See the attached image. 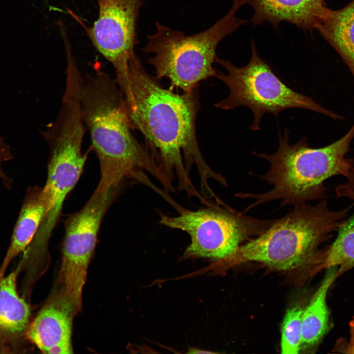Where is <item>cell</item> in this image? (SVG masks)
<instances>
[{"label":"cell","mask_w":354,"mask_h":354,"mask_svg":"<svg viewBox=\"0 0 354 354\" xmlns=\"http://www.w3.org/2000/svg\"><path fill=\"white\" fill-rule=\"evenodd\" d=\"M118 85L131 129L142 134L147 147L171 181L176 173L180 190L189 196L199 195L189 175L193 164L198 168L203 194L212 192L208 183L210 178L226 184V179L206 164L199 147L196 89L178 94L163 88L145 70L136 55L130 59L126 75Z\"/></svg>","instance_id":"6da1fadb"},{"label":"cell","mask_w":354,"mask_h":354,"mask_svg":"<svg viewBox=\"0 0 354 354\" xmlns=\"http://www.w3.org/2000/svg\"><path fill=\"white\" fill-rule=\"evenodd\" d=\"M82 118L99 160L97 188L120 187L127 178L141 181L145 170L166 186L169 180L147 147L131 133L123 94L116 80L96 70L81 76Z\"/></svg>","instance_id":"7a4b0ae2"},{"label":"cell","mask_w":354,"mask_h":354,"mask_svg":"<svg viewBox=\"0 0 354 354\" xmlns=\"http://www.w3.org/2000/svg\"><path fill=\"white\" fill-rule=\"evenodd\" d=\"M279 147L272 154L253 152L255 156L270 164L268 171L260 178L273 186L268 192L254 194L239 193L241 199L255 202L246 208L274 200H281V206H293L321 199L324 194V182L336 175L346 177L354 167V162L346 157L354 137V124L343 137L320 148L309 147L305 138L293 145L289 144V131H278Z\"/></svg>","instance_id":"3957f363"},{"label":"cell","mask_w":354,"mask_h":354,"mask_svg":"<svg viewBox=\"0 0 354 354\" xmlns=\"http://www.w3.org/2000/svg\"><path fill=\"white\" fill-rule=\"evenodd\" d=\"M294 206L263 233L240 245L228 261L257 262L280 270L315 263L319 270L324 251L319 249L320 246L338 231L352 206L335 211L324 200L315 206Z\"/></svg>","instance_id":"277c9868"},{"label":"cell","mask_w":354,"mask_h":354,"mask_svg":"<svg viewBox=\"0 0 354 354\" xmlns=\"http://www.w3.org/2000/svg\"><path fill=\"white\" fill-rule=\"evenodd\" d=\"M245 0H233L231 7L222 18L209 29L196 34L183 32L156 23V31L148 35L143 51L153 55L148 59L156 70V78L168 79L170 88H179L184 93L196 89L198 84L216 77L218 70L213 67L217 59L219 43L246 22L236 13L246 4Z\"/></svg>","instance_id":"5b68a950"},{"label":"cell","mask_w":354,"mask_h":354,"mask_svg":"<svg viewBox=\"0 0 354 354\" xmlns=\"http://www.w3.org/2000/svg\"><path fill=\"white\" fill-rule=\"evenodd\" d=\"M251 51L249 62L240 67L229 60L217 58L216 62L221 65L227 73L218 71L216 77L227 86L230 94L216 103V108L226 110H233L238 106L248 108L254 114L253 122L250 127L253 131L260 130L264 114H272L277 119L281 111L289 108L304 109L333 118H339L312 98L294 91L283 82L259 55L254 41L251 43Z\"/></svg>","instance_id":"8992f818"},{"label":"cell","mask_w":354,"mask_h":354,"mask_svg":"<svg viewBox=\"0 0 354 354\" xmlns=\"http://www.w3.org/2000/svg\"><path fill=\"white\" fill-rule=\"evenodd\" d=\"M179 215L161 214L160 223L187 233L190 244L184 251L187 257L228 261L240 244L266 231L274 220H263L246 215L223 204L191 211L174 206Z\"/></svg>","instance_id":"52a82bcc"},{"label":"cell","mask_w":354,"mask_h":354,"mask_svg":"<svg viewBox=\"0 0 354 354\" xmlns=\"http://www.w3.org/2000/svg\"><path fill=\"white\" fill-rule=\"evenodd\" d=\"M85 133L80 125L64 122L52 125L43 134L50 151L47 177L43 187L47 209L29 245L35 253H45L65 199L82 173L87 158V153L82 150Z\"/></svg>","instance_id":"ba28073f"},{"label":"cell","mask_w":354,"mask_h":354,"mask_svg":"<svg viewBox=\"0 0 354 354\" xmlns=\"http://www.w3.org/2000/svg\"><path fill=\"white\" fill-rule=\"evenodd\" d=\"M119 188L103 191L96 188L83 207L66 221L59 280L77 312L101 223Z\"/></svg>","instance_id":"9c48e42d"},{"label":"cell","mask_w":354,"mask_h":354,"mask_svg":"<svg viewBox=\"0 0 354 354\" xmlns=\"http://www.w3.org/2000/svg\"><path fill=\"white\" fill-rule=\"evenodd\" d=\"M98 16L87 34L97 51L113 65L116 76L135 55L136 25L142 0H97Z\"/></svg>","instance_id":"30bf717a"},{"label":"cell","mask_w":354,"mask_h":354,"mask_svg":"<svg viewBox=\"0 0 354 354\" xmlns=\"http://www.w3.org/2000/svg\"><path fill=\"white\" fill-rule=\"evenodd\" d=\"M77 311L62 291L54 295L31 321L27 337L44 354L73 353L72 323Z\"/></svg>","instance_id":"8fae6325"},{"label":"cell","mask_w":354,"mask_h":354,"mask_svg":"<svg viewBox=\"0 0 354 354\" xmlns=\"http://www.w3.org/2000/svg\"><path fill=\"white\" fill-rule=\"evenodd\" d=\"M21 271L18 266L8 275L0 277V354L22 353L27 350L31 312L17 291V277Z\"/></svg>","instance_id":"7c38bea8"},{"label":"cell","mask_w":354,"mask_h":354,"mask_svg":"<svg viewBox=\"0 0 354 354\" xmlns=\"http://www.w3.org/2000/svg\"><path fill=\"white\" fill-rule=\"evenodd\" d=\"M253 8L254 26L268 22L275 28L283 21L312 31L327 12L325 0H246Z\"/></svg>","instance_id":"4fadbf2b"},{"label":"cell","mask_w":354,"mask_h":354,"mask_svg":"<svg viewBox=\"0 0 354 354\" xmlns=\"http://www.w3.org/2000/svg\"><path fill=\"white\" fill-rule=\"evenodd\" d=\"M47 201L43 188L30 187L27 190L10 245L0 266V277L4 275L11 261L23 252L32 240L47 211Z\"/></svg>","instance_id":"5bb4252c"},{"label":"cell","mask_w":354,"mask_h":354,"mask_svg":"<svg viewBox=\"0 0 354 354\" xmlns=\"http://www.w3.org/2000/svg\"><path fill=\"white\" fill-rule=\"evenodd\" d=\"M326 269L319 288L304 308L301 350L311 351L316 348L332 326L326 297L330 287L339 276L336 266Z\"/></svg>","instance_id":"9a60e30c"},{"label":"cell","mask_w":354,"mask_h":354,"mask_svg":"<svg viewBox=\"0 0 354 354\" xmlns=\"http://www.w3.org/2000/svg\"><path fill=\"white\" fill-rule=\"evenodd\" d=\"M315 30L339 54L354 77V0L342 9L329 8Z\"/></svg>","instance_id":"2e32d148"},{"label":"cell","mask_w":354,"mask_h":354,"mask_svg":"<svg viewBox=\"0 0 354 354\" xmlns=\"http://www.w3.org/2000/svg\"><path fill=\"white\" fill-rule=\"evenodd\" d=\"M337 232L333 242L324 251L320 269L336 266L339 277L354 268V213Z\"/></svg>","instance_id":"e0dca14e"},{"label":"cell","mask_w":354,"mask_h":354,"mask_svg":"<svg viewBox=\"0 0 354 354\" xmlns=\"http://www.w3.org/2000/svg\"><path fill=\"white\" fill-rule=\"evenodd\" d=\"M304 307L289 309L281 327V351L283 354H296L301 350L302 316Z\"/></svg>","instance_id":"ac0fdd59"},{"label":"cell","mask_w":354,"mask_h":354,"mask_svg":"<svg viewBox=\"0 0 354 354\" xmlns=\"http://www.w3.org/2000/svg\"><path fill=\"white\" fill-rule=\"evenodd\" d=\"M13 158L9 147L5 143L4 139L0 136V179L4 186L7 189H11L12 179L3 172L2 164L4 162L11 160Z\"/></svg>","instance_id":"d6986e66"},{"label":"cell","mask_w":354,"mask_h":354,"mask_svg":"<svg viewBox=\"0 0 354 354\" xmlns=\"http://www.w3.org/2000/svg\"><path fill=\"white\" fill-rule=\"evenodd\" d=\"M346 177V182L335 188L336 194L338 197L347 198L354 202V167Z\"/></svg>","instance_id":"ffe728a7"},{"label":"cell","mask_w":354,"mask_h":354,"mask_svg":"<svg viewBox=\"0 0 354 354\" xmlns=\"http://www.w3.org/2000/svg\"><path fill=\"white\" fill-rule=\"evenodd\" d=\"M345 350L346 353L354 354V317L350 322V339Z\"/></svg>","instance_id":"44dd1931"},{"label":"cell","mask_w":354,"mask_h":354,"mask_svg":"<svg viewBox=\"0 0 354 354\" xmlns=\"http://www.w3.org/2000/svg\"><path fill=\"white\" fill-rule=\"evenodd\" d=\"M188 353H189V354L212 353V352H208V351H205L199 350L197 349L192 348V349L189 350Z\"/></svg>","instance_id":"7402d4cb"},{"label":"cell","mask_w":354,"mask_h":354,"mask_svg":"<svg viewBox=\"0 0 354 354\" xmlns=\"http://www.w3.org/2000/svg\"></svg>","instance_id":"603a6c76"}]
</instances>
